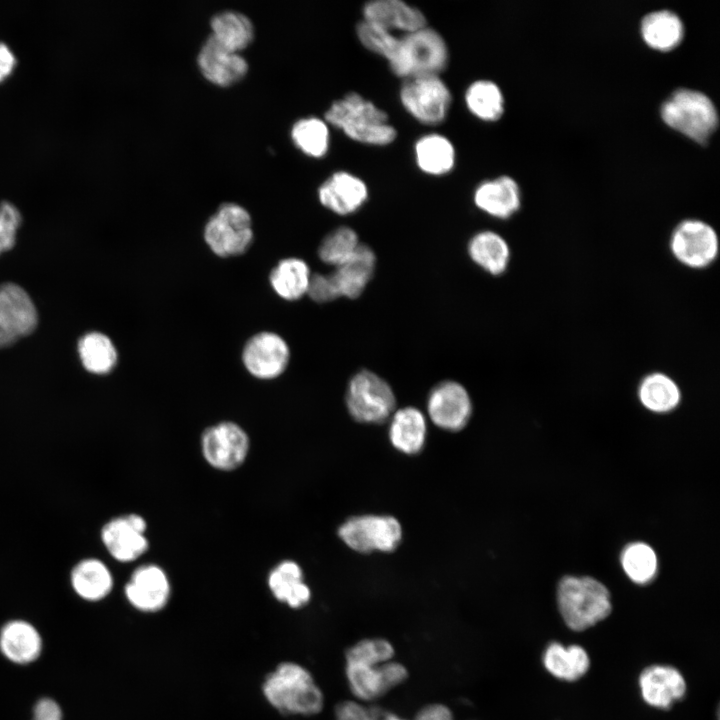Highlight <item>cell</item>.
Returning a JSON list of instances; mask_svg holds the SVG:
<instances>
[{"mask_svg": "<svg viewBox=\"0 0 720 720\" xmlns=\"http://www.w3.org/2000/svg\"><path fill=\"white\" fill-rule=\"evenodd\" d=\"M325 121L363 144L384 146L397 136L387 113L356 92L335 100L325 112Z\"/></svg>", "mask_w": 720, "mask_h": 720, "instance_id": "obj_1", "label": "cell"}, {"mask_svg": "<svg viewBox=\"0 0 720 720\" xmlns=\"http://www.w3.org/2000/svg\"><path fill=\"white\" fill-rule=\"evenodd\" d=\"M263 693L274 708L285 714L314 715L324 704L323 694L311 673L292 662L281 663L266 677Z\"/></svg>", "mask_w": 720, "mask_h": 720, "instance_id": "obj_2", "label": "cell"}, {"mask_svg": "<svg viewBox=\"0 0 720 720\" xmlns=\"http://www.w3.org/2000/svg\"><path fill=\"white\" fill-rule=\"evenodd\" d=\"M449 52L442 35L425 26L398 36L396 45L386 59L391 71L404 79L439 75L448 64Z\"/></svg>", "mask_w": 720, "mask_h": 720, "instance_id": "obj_3", "label": "cell"}, {"mask_svg": "<svg viewBox=\"0 0 720 720\" xmlns=\"http://www.w3.org/2000/svg\"><path fill=\"white\" fill-rule=\"evenodd\" d=\"M557 602L565 624L574 631L594 626L612 610L608 589L591 577H563L557 588Z\"/></svg>", "mask_w": 720, "mask_h": 720, "instance_id": "obj_4", "label": "cell"}, {"mask_svg": "<svg viewBox=\"0 0 720 720\" xmlns=\"http://www.w3.org/2000/svg\"><path fill=\"white\" fill-rule=\"evenodd\" d=\"M660 112L667 125L699 142H704L718 125L713 101L699 90H675L663 102Z\"/></svg>", "mask_w": 720, "mask_h": 720, "instance_id": "obj_5", "label": "cell"}, {"mask_svg": "<svg viewBox=\"0 0 720 720\" xmlns=\"http://www.w3.org/2000/svg\"><path fill=\"white\" fill-rule=\"evenodd\" d=\"M345 402L354 420L371 424L386 421L396 406V398L390 385L368 370H361L352 376L347 386Z\"/></svg>", "mask_w": 720, "mask_h": 720, "instance_id": "obj_6", "label": "cell"}, {"mask_svg": "<svg viewBox=\"0 0 720 720\" xmlns=\"http://www.w3.org/2000/svg\"><path fill=\"white\" fill-rule=\"evenodd\" d=\"M204 240L217 256L243 254L253 241L249 212L239 204L223 203L206 223Z\"/></svg>", "mask_w": 720, "mask_h": 720, "instance_id": "obj_7", "label": "cell"}, {"mask_svg": "<svg viewBox=\"0 0 720 720\" xmlns=\"http://www.w3.org/2000/svg\"><path fill=\"white\" fill-rule=\"evenodd\" d=\"M405 110L417 121L436 125L447 116L452 95L439 75H423L404 79L399 93Z\"/></svg>", "mask_w": 720, "mask_h": 720, "instance_id": "obj_8", "label": "cell"}, {"mask_svg": "<svg viewBox=\"0 0 720 720\" xmlns=\"http://www.w3.org/2000/svg\"><path fill=\"white\" fill-rule=\"evenodd\" d=\"M338 536L360 553L391 552L401 541L402 528L393 516L365 514L347 519L338 528Z\"/></svg>", "mask_w": 720, "mask_h": 720, "instance_id": "obj_9", "label": "cell"}, {"mask_svg": "<svg viewBox=\"0 0 720 720\" xmlns=\"http://www.w3.org/2000/svg\"><path fill=\"white\" fill-rule=\"evenodd\" d=\"M201 453L212 468L229 472L239 468L247 459L250 438L237 423L221 421L207 427L200 440Z\"/></svg>", "mask_w": 720, "mask_h": 720, "instance_id": "obj_10", "label": "cell"}, {"mask_svg": "<svg viewBox=\"0 0 720 720\" xmlns=\"http://www.w3.org/2000/svg\"><path fill=\"white\" fill-rule=\"evenodd\" d=\"M669 246L674 258L691 269L708 267L719 254L715 229L699 219L681 221L671 234Z\"/></svg>", "mask_w": 720, "mask_h": 720, "instance_id": "obj_11", "label": "cell"}, {"mask_svg": "<svg viewBox=\"0 0 720 720\" xmlns=\"http://www.w3.org/2000/svg\"><path fill=\"white\" fill-rule=\"evenodd\" d=\"M147 522L137 513H127L110 518L99 533L104 549L120 563H130L141 558L149 548Z\"/></svg>", "mask_w": 720, "mask_h": 720, "instance_id": "obj_12", "label": "cell"}, {"mask_svg": "<svg viewBox=\"0 0 720 720\" xmlns=\"http://www.w3.org/2000/svg\"><path fill=\"white\" fill-rule=\"evenodd\" d=\"M345 671L351 692L363 701L383 696L408 676L407 669L392 660L379 664L346 661Z\"/></svg>", "mask_w": 720, "mask_h": 720, "instance_id": "obj_13", "label": "cell"}, {"mask_svg": "<svg viewBox=\"0 0 720 720\" xmlns=\"http://www.w3.org/2000/svg\"><path fill=\"white\" fill-rule=\"evenodd\" d=\"M37 320L36 308L23 288L14 283L0 286V347L30 334Z\"/></svg>", "mask_w": 720, "mask_h": 720, "instance_id": "obj_14", "label": "cell"}, {"mask_svg": "<svg viewBox=\"0 0 720 720\" xmlns=\"http://www.w3.org/2000/svg\"><path fill=\"white\" fill-rule=\"evenodd\" d=\"M427 412L436 426L456 432L463 429L471 417V398L460 383L443 381L429 393Z\"/></svg>", "mask_w": 720, "mask_h": 720, "instance_id": "obj_15", "label": "cell"}, {"mask_svg": "<svg viewBox=\"0 0 720 720\" xmlns=\"http://www.w3.org/2000/svg\"><path fill=\"white\" fill-rule=\"evenodd\" d=\"M171 594L169 577L154 563L142 564L131 573L124 586L127 601L137 610L153 613L163 609Z\"/></svg>", "mask_w": 720, "mask_h": 720, "instance_id": "obj_16", "label": "cell"}, {"mask_svg": "<svg viewBox=\"0 0 720 720\" xmlns=\"http://www.w3.org/2000/svg\"><path fill=\"white\" fill-rule=\"evenodd\" d=\"M290 351L287 342L273 332L253 335L242 351V361L247 371L259 379L280 376L288 366Z\"/></svg>", "mask_w": 720, "mask_h": 720, "instance_id": "obj_17", "label": "cell"}, {"mask_svg": "<svg viewBox=\"0 0 720 720\" xmlns=\"http://www.w3.org/2000/svg\"><path fill=\"white\" fill-rule=\"evenodd\" d=\"M639 688L646 704L658 709H669L685 696L687 684L675 667L654 664L641 672Z\"/></svg>", "mask_w": 720, "mask_h": 720, "instance_id": "obj_18", "label": "cell"}, {"mask_svg": "<svg viewBox=\"0 0 720 720\" xmlns=\"http://www.w3.org/2000/svg\"><path fill=\"white\" fill-rule=\"evenodd\" d=\"M368 194L366 183L347 171L333 173L318 189L320 203L339 215L357 211L367 201Z\"/></svg>", "mask_w": 720, "mask_h": 720, "instance_id": "obj_19", "label": "cell"}, {"mask_svg": "<svg viewBox=\"0 0 720 720\" xmlns=\"http://www.w3.org/2000/svg\"><path fill=\"white\" fill-rule=\"evenodd\" d=\"M202 74L218 85H229L242 78L248 69L247 61L238 52L218 42L210 35L197 56Z\"/></svg>", "mask_w": 720, "mask_h": 720, "instance_id": "obj_20", "label": "cell"}, {"mask_svg": "<svg viewBox=\"0 0 720 720\" xmlns=\"http://www.w3.org/2000/svg\"><path fill=\"white\" fill-rule=\"evenodd\" d=\"M363 20L390 32L406 34L427 26L425 15L417 7L401 0H373L362 9Z\"/></svg>", "mask_w": 720, "mask_h": 720, "instance_id": "obj_21", "label": "cell"}, {"mask_svg": "<svg viewBox=\"0 0 720 720\" xmlns=\"http://www.w3.org/2000/svg\"><path fill=\"white\" fill-rule=\"evenodd\" d=\"M69 581L75 594L90 602L103 600L114 586L109 566L94 556L83 557L75 562L70 569Z\"/></svg>", "mask_w": 720, "mask_h": 720, "instance_id": "obj_22", "label": "cell"}, {"mask_svg": "<svg viewBox=\"0 0 720 720\" xmlns=\"http://www.w3.org/2000/svg\"><path fill=\"white\" fill-rule=\"evenodd\" d=\"M475 205L485 213L501 219L512 216L521 205L518 183L508 175L481 182L475 189Z\"/></svg>", "mask_w": 720, "mask_h": 720, "instance_id": "obj_23", "label": "cell"}, {"mask_svg": "<svg viewBox=\"0 0 720 720\" xmlns=\"http://www.w3.org/2000/svg\"><path fill=\"white\" fill-rule=\"evenodd\" d=\"M376 256L372 249L360 244L353 256L329 274L338 297L357 298L373 276Z\"/></svg>", "mask_w": 720, "mask_h": 720, "instance_id": "obj_24", "label": "cell"}, {"mask_svg": "<svg viewBox=\"0 0 720 720\" xmlns=\"http://www.w3.org/2000/svg\"><path fill=\"white\" fill-rule=\"evenodd\" d=\"M267 584L273 596L291 608H301L311 599L303 570L294 560H283L275 565L268 574Z\"/></svg>", "mask_w": 720, "mask_h": 720, "instance_id": "obj_25", "label": "cell"}, {"mask_svg": "<svg viewBox=\"0 0 720 720\" xmlns=\"http://www.w3.org/2000/svg\"><path fill=\"white\" fill-rule=\"evenodd\" d=\"M427 424L415 407H403L391 415L388 436L392 446L406 455L419 453L425 444Z\"/></svg>", "mask_w": 720, "mask_h": 720, "instance_id": "obj_26", "label": "cell"}, {"mask_svg": "<svg viewBox=\"0 0 720 720\" xmlns=\"http://www.w3.org/2000/svg\"><path fill=\"white\" fill-rule=\"evenodd\" d=\"M41 649L38 631L24 620L9 621L0 630V650L11 662L31 663L39 657Z\"/></svg>", "mask_w": 720, "mask_h": 720, "instance_id": "obj_27", "label": "cell"}, {"mask_svg": "<svg viewBox=\"0 0 720 720\" xmlns=\"http://www.w3.org/2000/svg\"><path fill=\"white\" fill-rule=\"evenodd\" d=\"M414 154L418 168L428 175H445L455 166L454 145L439 133H429L418 138L414 144Z\"/></svg>", "mask_w": 720, "mask_h": 720, "instance_id": "obj_28", "label": "cell"}, {"mask_svg": "<svg viewBox=\"0 0 720 720\" xmlns=\"http://www.w3.org/2000/svg\"><path fill=\"white\" fill-rule=\"evenodd\" d=\"M543 665L557 679L576 681L587 673L590 658L582 646L552 642L543 653Z\"/></svg>", "mask_w": 720, "mask_h": 720, "instance_id": "obj_29", "label": "cell"}, {"mask_svg": "<svg viewBox=\"0 0 720 720\" xmlns=\"http://www.w3.org/2000/svg\"><path fill=\"white\" fill-rule=\"evenodd\" d=\"M468 254L474 263L492 275L504 273L510 260L508 243L490 230L478 232L470 239Z\"/></svg>", "mask_w": 720, "mask_h": 720, "instance_id": "obj_30", "label": "cell"}, {"mask_svg": "<svg viewBox=\"0 0 720 720\" xmlns=\"http://www.w3.org/2000/svg\"><path fill=\"white\" fill-rule=\"evenodd\" d=\"M640 28L645 42L660 50H668L678 45L684 33L681 18L668 9L646 14L641 20Z\"/></svg>", "mask_w": 720, "mask_h": 720, "instance_id": "obj_31", "label": "cell"}, {"mask_svg": "<svg viewBox=\"0 0 720 720\" xmlns=\"http://www.w3.org/2000/svg\"><path fill=\"white\" fill-rule=\"evenodd\" d=\"M311 275L304 260L291 257L281 260L272 269L269 282L278 296L294 301L307 294Z\"/></svg>", "mask_w": 720, "mask_h": 720, "instance_id": "obj_32", "label": "cell"}, {"mask_svg": "<svg viewBox=\"0 0 720 720\" xmlns=\"http://www.w3.org/2000/svg\"><path fill=\"white\" fill-rule=\"evenodd\" d=\"M638 397L648 410L665 413L678 406L681 400V391L678 384L669 375L653 372L641 380Z\"/></svg>", "mask_w": 720, "mask_h": 720, "instance_id": "obj_33", "label": "cell"}, {"mask_svg": "<svg viewBox=\"0 0 720 720\" xmlns=\"http://www.w3.org/2000/svg\"><path fill=\"white\" fill-rule=\"evenodd\" d=\"M212 36L230 50L238 51L253 39L251 20L243 13L225 10L213 15L210 20Z\"/></svg>", "mask_w": 720, "mask_h": 720, "instance_id": "obj_34", "label": "cell"}, {"mask_svg": "<svg viewBox=\"0 0 720 720\" xmlns=\"http://www.w3.org/2000/svg\"><path fill=\"white\" fill-rule=\"evenodd\" d=\"M464 99L470 113L484 121H495L504 112L503 93L491 80L472 82L465 91Z\"/></svg>", "mask_w": 720, "mask_h": 720, "instance_id": "obj_35", "label": "cell"}, {"mask_svg": "<svg viewBox=\"0 0 720 720\" xmlns=\"http://www.w3.org/2000/svg\"><path fill=\"white\" fill-rule=\"evenodd\" d=\"M79 355L86 370L94 374H107L117 363V351L106 335L91 332L84 335L78 344Z\"/></svg>", "mask_w": 720, "mask_h": 720, "instance_id": "obj_36", "label": "cell"}, {"mask_svg": "<svg viewBox=\"0 0 720 720\" xmlns=\"http://www.w3.org/2000/svg\"><path fill=\"white\" fill-rule=\"evenodd\" d=\"M291 137L302 152L312 157H322L329 149L327 122L314 116L296 121L291 129Z\"/></svg>", "mask_w": 720, "mask_h": 720, "instance_id": "obj_37", "label": "cell"}, {"mask_svg": "<svg viewBox=\"0 0 720 720\" xmlns=\"http://www.w3.org/2000/svg\"><path fill=\"white\" fill-rule=\"evenodd\" d=\"M621 563L627 576L637 584H646L656 575V554L645 543L628 545L622 553Z\"/></svg>", "mask_w": 720, "mask_h": 720, "instance_id": "obj_38", "label": "cell"}, {"mask_svg": "<svg viewBox=\"0 0 720 720\" xmlns=\"http://www.w3.org/2000/svg\"><path fill=\"white\" fill-rule=\"evenodd\" d=\"M359 245L356 232L350 227L341 226L322 240L318 255L324 263L337 267L350 259Z\"/></svg>", "mask_w": 720, "mask_h": 720, "instance_id": "obj_39", "label": "cell"}, {"mask_svg": "<svg viewBox=\"0 0 720 720\" xmlns=\"http://www.w3.org/2000/svg\"><path fill=\"white\" fill-rule=\"evenodd\" d=\"M394 648L382 638L360 640L346 652V661L363 663H385L392 660Z\"/></svg>", "mask_w": 720, "mask_h": 720, "instance_id": "obj_40", "label": "cell"}, {"mask_svg": "<svg viewBox=\"0 0 720 720\" xmlns=\"http://www.w3.org/2000/svg\"><path fill=\"white\" fill-rule=\"evenodd\" d=\"M21 224V214L10 202L0 204V254L10 250L16 240V233Z\"/></svg>", "mask_w": 720, "mask_h": 720, "instance_id": "obj_41", "label": "cell"}, {"mask_svg": "<svg viewBox=\"0 0 720 720\" xmlns=\"http://www.w3.org/2000/svg\"><path fill=\"white\" fill-rule=\"evenodd\" d=\"M335 716L336 720H380L382 715L358 702L344 701L337 705Z\"/></svg>", "mask_w": 720, "mask_h": 720, "instance_id": "obj_42", "label": "cell"}, {"mask_svg": "<svg viewBox=\"0 0 720 720\" xmlns=\"http://www.w3.org/2000/svg\"><path fill=\"white\" fill-rule=\"evenodd\" d=\"M307 294L318 303L332 301L338 298L329 275L313 274L311 275Z\"/></svg>", "mask_w": 720, "mask_h": 720, "instance_id": "obj_43", "label": "cell"}, {"mask_svg": "<svg viewBox=\"0 0 720 720\" xmlns=\"http://www.w3.org/2000/svg\"><path fill=\"white\" fill-rule=\"evenodd\" d=\"M62 711L59 705L52 699H40L33 712V720H61Z\"/></svg>", "mask_w": 720, "mask_h": 720, "instance_id": "obj_44", "label": "cell"}, {"mask_svg": "<svg viewBox=\"0 0 720 720\" xmlns=\"http://www.w3.org/2000/svg\"><path fill=\"white\" fill-rule=\"evenodd\" d=\"M415 720H453V715L443 704H430L417 713Z\"/></svg>", "mask_w": 720, "mask_h": 720, "instance_id": "obj_45", "label": "cell"}, {"mask_svg": "<svg viewBox=\"0 0 720 720\" xmlns=\"http://www.w3.org/2000/svg\"><path fill=\"white\" fill-rule=\"evenodd\" d=\"M15 66V55L6 44L0 42V82L10 76Z\"/></svg>", "mask_w": 720, "mask_h": 720, "instance_id": "obj_46", "label": "cell"}, {"mask_svg": "<svg viewBox=\"0 0 720 720\" xmlns=\"http://www.w3.org/2000/svg\"><path fill=\"white\" fill-rule=\"evenodd\" d=\"M380 720H406L404 718H401L395 714H385L381 716Z\"/></svg>", "mask_w": 720, "mask_h": 720, "instance_id": "obj_47", "label": "cell"}]
</instances>
